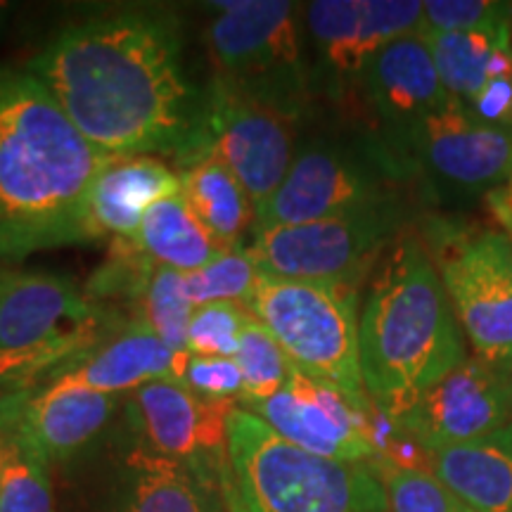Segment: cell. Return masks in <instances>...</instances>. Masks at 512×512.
<instances>
[{"instance_id":"cell-1","label":"cell","mask_w":512,"mask_h":512,"mask_svg":"<svg viewBox=\"0 0 512 512\" xmlns=\"http://www.w3.org/2000/svg\"><path fill=\"white\" fill-rule=\"evenodd\" d=\"M169 12L128 8L64 29L29 62L72 124L107 157L174 155L202 136L204 102Z\"/></svg>"},{"instance_id":"cell-2","label":"cell","mask_w":512,"mask_h":512,"mask_svg":"<svg viewBox=\"0 0 512 512\" xmlns=\"http://www.w3.org/2000/svg\"><path fill=\"white\" fill-rule=\"evenodd\" d=\"M102 155L29 69H0V259L93 240Z\"/></svg>"},{"instance_id":"cell-3","label":"cell","mask_w":512,"mask_h":512,"mask_svg":"<svg viewBox=\"0 0 512 512\" xmlns=\"http://www.w3.org/2000/svg\"><path fill=\"white\" fill-rule=\"evenodd\" d=\"M358 356L368 399L389 422L465 363L463 328L415 235H399L377 261L358 318Z\"/></svg>"},{"instance_id":"cell-4","label":"cell","mask_w":512,"mask_h":512,"mask_svg":"<svg viewBox=\"0 0 512 512\" xmlns=\"http://www.w3.org/2000/svg\"><path fill=\"white\" fill-rule=\"evenodd\" d=\"M226 437L242 512H387L370 463L311 456L240 406L228 413Z\"/></svg>"},{"instance_id":"cell-5","label":"cell","mask_w":512,"mask_h":512,"mask_svg":"<svg viewBox=\"0 0 512 512\" xmlns=\"http://www.w3.org/2000/svg\"><path fill=\"white\" fill-rule=\"evenodd\" d=\"M358 287L261 275L245 309L271 332L294 370L330 382L373 411L358 356Z\"/></svg>"},{"instance_id":"cell-6","label":"cell","mask_w":512,"mask_h":512,"mask_svg":"<svg viewBox=\"0 0 512 512\" xmlns=\"http://www.w3.org/2000/svg\"><path fill=\"white\" fill-rule=\"evenodd\" d=\"M209 55L247 98L287 119H299L306 100V62L299 8L287 0H221L209 3Z\"/></svg>"},{"instance_id":"cell-7","label":"cell","mask_w":512,"mask_h":512,"mask_svg":"<svg viewBox=\"0 0 512 512\" xmlns=\"http://www.w3.org/2000/svg\"><path fill=\"white\" fill-rule=\"evenodd\" d=\"M422 245L477 358L512 375V242L503 230L427 219Z\"/></svg>"},{"instance_id":"cell-8","label":"cell","mask_w":512,"mask_h":512,"mask_svg":"<svg viewBox=\"0 0 512 512\" xmlns=\"http://www.w3.org/2000/svg\"><path fill=\"white\" fill-rule=\"evenodd\" d=\"M399 166L384 150L313 140L294 155L283 185L256 214V230L339 219L401 204Z\"/></svg>"},{"instance_id":"cell-9","label":"cell","mask_w":512,"mask_h":512,"mask_svg":"<svg viewBox=\"0 0 512 512\" xmlns=\"http://www.w3.org/2000/svg\"><path fill=\"white\" fill-rule=\"evenodd\" d=\"M403 204L339 219L256 230L247 245L261 275L358 287L403 226Z\"/></svg>"},{"instance_id":"cell-10","label":"cell","mask_w":512,"mask_h":512,"mask_svg":"<svg viewBox=\"0 0 512 512\" xmlns=\"http://www.w3.org/2000/svg\"><path fill=\"white\" fill-rule=\"evenodd\" d=\"M294 155L292 119L216 76L204 102L200 143L181 166L202 159L221 162L242 183L259 214L283 185Z\"/></svg>"},{"instance_id":"cell-11","label":"cell","mask_w":512,"mask_h":512,"mask_svg":"<svg viewBox=\"0 0 512 512\" xmlns=\"http://www.w3.org/2000/svg\"><path fill=\"white\" fill-rule=\"evenodd\" d=\"M245 411L311 456L337 463H373L380 456L370 413L361 411L335 384L294 370L285 387Z\"/></svg>"},{"instance_id":"cell-12","label":"cell","mask_w":512,"mask_h":512,"mask_svg":"<svg viewBox=\"0 0 512 512\" xmlns=\"http://www.w3.org/2000/svg\"><path fill=\"white\" fill-rule=\"evenodd\" d=\"M512 420V375L477 356L448 373L392 425L422 453L467 444Z\"/></svg>"},{"instance_id":"cell-13","label":"cell","mask_w":512,"mask_h":512,"mask_svg":"<svg viewBox=\"0 0 512 512\" xmlns=\"http://www.w3.org/2000/svg\"><path fill=\"white\" fill-rule=\"evenodd\" d=\"M235 401H209L178 382L157 380L131 396V418L145 451L178 460L202 477L226 479L230 470L226 422Z\"/></svg>"},{"instance_id":"cell-14","label":"cell","mask_w":512,"mask_h":512,"mask_svg":"<svg viewBox=\"0 0 512 512\" xmlns=\"http://www.w3.org/2000/svg\"><path fill=\"white\" fill-rule=\"evenodd\" d=\"M434 176L460 188L494 190L512 176V133L448 98L408 133L406 143Z\"/></svg>"},{"instance_id":"cell-15","label":"cell","mask_w":512,"mask_h":512,"mask_svg":"<svg viewBox=\"0 0 512 512\" xmlns=\"http://www.w3.org/2000/svg\"><path fill=\"white\" fill-rule=\"evenodd\" d=\"M320 67L335 83L361 81L373 57L396 38L418 34L420 0H316L304 10Z\"/></svg>"},{"instance_id":"cell-16","label":"cell","mask_w":512,"mask_h":512,"mask_svg":"<svg viewBox=\"0 0 512 512\" xmlns=\"http://www.w3.org/2000/svg\"><path fill=\"white\" fill-rule=\"evenodd\" d=\"M98 304L72 280L0 268V351L43 347L91 335Z\"/></svg>"},{"instance_id":"cell-17","label":"cell","mask_w":512,"mask_h":512,"mask_svg":"<svg viewBox=\"0 0 512 512\" xmlns=\"http://www.w3.org/2000/svg\"><path fill=\"white\" fill-rule=\"evenodd\" d=\"M451 98L479 117L508 124L512 117V22L475 31H418Z\"/></svg>"},{"instance_id":"cell-18","label":"cell","mask_w":512,"mask_h":512,"mask_svg":"<svg viewBox=\"0 0 512 512\" xmlns=\"http://www.w3.org/2000/svg\"><path fill=\"white\" fill-rule=\"evenodd\" d=\"M358 83L380 124L389 128L394 143L399 145L406 143L408 133L427 114L439 110L451 98L420 34H408L387 43Z\"/></svg>"},{"instance_id":"cell-19","label":"cell","mask_w":512,"mask_h":512,"mask_svg":"<svg viewBox=\"0 0 512 512\" xmlns=\"http://www.w3.org/2000/svg\"><path fill=\"white\" fill-rule=\"evenodd\" d=\"M117 399L110 394L64 387L50 380L46 387L19 392V408L12 434L43 463L72 458L100 434L112 418Z\"/></svg>"},{"instance_id":"cell-20","label":"cell","mask_w":512,"mask_h":512,"mask_svg":"<svg viewBox=\"0 0 512 512\" xmlns=\"http://www.w3.org/2000/svg\"><path fill=\"white\" fill-rule=\"evenodd\" d=\"M185 356L169 349L143 320H131L107 342L95 344L62 366L53 380L64 387L117 396L157 380L178 382Z\"/></svg>"},{"instance_id":"cell-21","label":"cell","mask_w":512,"mask_h":512,"mask_svg":"<svg viewBox=\"0 0 512 512\" xmlns=\"http://www.w3.org/2000/svg\"><path fill=\"white\" fill-rule=\"evenodd\" d=\"M181 190V174L155 157H112L95 178L88 204L93 240H133L147 211Z\"/></svg>"},{"instance_id":"cell-22","label":"cell","mask_w":512,"mask_h":512,"mask_svg":"<svg viewBox=\"0 0 512 512\" xmlns=\"http://www.w3.org/2000/svg\"><path fill=\"white\" fill-rule=\"evenodd\" d=\"M432 475L477 512H512V420L467 444L425 453Z\"/></svg>"},{"instance_id":"cell-23","label":"cell","mask_w":512,"mask_h":512,"mask_svg":"<svg viewBox=\"0 0 512 512\" xmlns=\"http://www.w3.org/2000/svg\"><path fill=\"white\" fill-rule=\"evenodd\" d=\"M228 479V477H226ZM226 479L202 477L178 460L133 448L121 482V512H223Z\"/></svg>"},{"instance_id":"cell-24","label":"cell","mask_w":512,"mask_h":512,"mask_svg":"<svg viewBox=\"0 0 512 512\" xmlns=\"http://www.w3.org/2000/svg\"><path fill=\"white\" fill-rule=\"evenodd\" d=\"M133 245L155 266L178 273H195L228 252L214 235L204 228L190 209L183 192L157 202L145 214Z\"/></svg>"},{"instance_id":"cell-25","label":"cell","mask_w":512,"mask_h":512,"mask_svg":"<svg viewBox=\"0 0 512 512\" xmlns=\"http://www.w3.org/2000/svg\"><path fill=\"white\" fill-rule=\"evenodd\" d=\"M183 197L190 209L226 249L242 247L247 230L254 233L256 209L242 183L216 159H202L181 171Z\"/></svg>"},{"instance_id":"cell-26","label":"cell","mask_w":512,"mask_h":512,"mask_svg":"<svg viewBox=\"0 0 512 512\" xmlns=\"http://www.w3.org/2000/svg\"><path fill=\"white\" fill-rule=\"evenodd\" d=\"M138 320L150 328L176 354H188V325L195 311L190 302L185 273L157 266L145 294L138 302Z\"/></svg>"},{"instance_id":"cell-27","label":"cell","mask_w":512,"mask_h":512,"mask_svg":"<svg viewBox=\"0 0 512 512\" xmlns=\"http://www.w3.org/2000/svg\"><path fill=\"white\" fill-rule=\"evenodd\" d=\"M235 363L240 366L242 380H245V394H242L238 406L264 401L280 392L294 373L290 358L285 356V351L280 349L271 332L252 313H249L245 330H242Z\"/></svg>"},{"instance_id":"cell-28","label":"cell","mask_w":512,"mask_h":512,"mask_svg":"<svg viewBox=\"0 0 512 512\" xmlns=\"http://www.w3.org/2000/svg\"><path fill=\"white\" fill-rule=\"evenodd\" d=\"M370 467L384 489L387 512H453V496L430 467L399 463L382 453Z\"/></svg>"},{"instance_id":"cell-29","label":"cell","mask_w":512,"mask_h":512,"mask_svg":"<svg viewBox=\"0 0 512 512\" xmlns=\"http://www.w3.org/2000/svg\"><path fill=\"white\" fill-rule=\"evenodd\" d=\"M259 278L261 273L252 254L242 245L223 252L219 259L200 271L185 275V287H188L190 302L195 306L214 302L247 304Z\"/></svg>"},{"instance_id":"cell-30","label":"cell","mask_w":512,"mask_h":512,"mask_svg":"<svg viewBox=\"0 0 512 512\" xmlns=\"http://www.w3.org/2000/svg\"><path fill=\"white\" fill-rule=\"evenodd\" d=\"M0 512H57L48 465L12 434L0 475Z\"/></svg>"},{"instance_id":"cell-31","label":"cell","mask_w":512,"mask_h":512,"mask_svg":"<svg viewBox=\"0 0 512 512\" xmlns=\"http://www.w3.org/2000/svg\"><path fill=\"white\" fill-rule=\"evenodd\" d=\"M247 318L245 304L214 302L195 306L188 325V354L235 358Z\"/></svg>"},{"instance_id":"cell-32","label":"cell","mask_w":512,"mask_h":512,"mask_svg":"<svg viewBox=\"0 0 512 512\" xmlns=\"http://www.w3.org/2000/svg\"><path fill=\"white\" fill-rule=\"evenodd\" d=\"M95 347L91 335H81L62 342H50L43 347L0 351V396L19 392V389L34 387L41 375L64 366L83 351Z\"/></svg>"},{"instance_id":"cell-33","label":"cell","mask_w":512,"mask_h":512,"mask_svg":"<svg viewBox=\"0 0 512 512\" xmlns=\"http://www.w3.org/2000/svg\"><path fill=\"white\" fill-rule=\"evenodd\" d=\"M155 268L157 266L133 245V240H114L112 256L93 273L91 283L83 292L93 304L105 297H126L140 302Z\"/></svg>"},{"instance_id":"cell-34","label":"cell","mask_w":512,"mask_h":512,"mask_svg":"<svg viewBox=\"0 0 512 512\" xmlns=\"http://www.w3.org/2000/svg\"><path fill=\"white\" fill-rule=\"evenodd\" d=\"M512 19V5L496 0H427L420 31H475Z\"/></svg>"},{"instance_id":"cell-35","label":"cell","mask_w":512,"mask_h":512,"mask_svg":"<svg viewBox=\"0 0 512 512\" xmlns=\"http://www.w3.org/2000/svg\"><path fill=\"white\" fill-rule=\"evenodd\" d=\"M178 384L209 401L238 403L242 394H245V380H242L240 366L235 363V358L188 354Z\"/></svg>"},{"instance_id":"cell-36","label":"cell","mask_w":512,"mask_h":512,"mask_svg":"<svg viewBox=\"0 0 512 512\" xmlns=\"http://www.w3.org/2000/svg\"><path fill=\"white\" fill-rule=\"evenodd\" d=\"M486 204H489L491 214L503 226V233L508 235L512 242V176L498 188L486 192Z\"/></svg>"},{"instance_id":"cell-37","label":"cell","mask_w":512,"mask_h":512,"mask_svg":"<svg viewBox=\"0 0 512 512\" xmlns=\"http://www.w3.org/2000/svg\"><path fill=\"white\" fill-rule=\"evenodd\" d=\"M22 392V389H19ZM19 392L0 396V475H3L5 458H8L10 441H12V425H15L17 408H19Z\"/></svg>"},{"instance_id":"cell-38","label":"cell","mask_w":512,"mask_h":512,"mask_svg":"<svg viewBox=\"0 0 512 512\" xmlns=\"http://www.w3.org/2000/svg\"><path fill=\"white\" fill-rule=\"evenodd\" d=\"M10 12H12V5L10 3H3V0H0V29L5 27V19L10 17Z\"/></svg>"},{"instance_id":"cell-39","label":"cell","mask_w":512,"mask_h":512,"mask_svg":"<svg viewBox=\"0 0 512 512\" xmlns=\"http://www.w3.org/2000/svg\"><path fill=\"white\" fill-rule=\"evenodd\" d=\"M453 512H477V510L467 508L465 503H460V501H456V498H453Z\"/></svg>"}]
</instances>
